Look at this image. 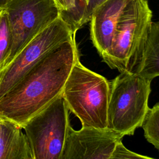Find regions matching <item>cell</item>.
<instances>
[{
  "mask_svg": "<svg viewBox=\"0 0 159 159\" xmlns=\"http://www.w3.org/2000/svg\"><path fill=\"white\" fill-rule=\"evenodd\" d=\"M79 58L75 37L53 47L0 98V116L23 127L62 93Z\"/></svg>",
  "mask_w": 159,
  "mask_h": 159,
  "instance_id": "6da1fadb",
  "label": "cell"
},
{
  "mask_svg": "<svg viewBox=\"0 0 159 159\" xmlns=\"http://www.w3.org/2000/svg\"><path fill=\"white\" fill-rule=\"evenodd\" d=\"M147 0H130L115 27L110 45L102 57L111 68L136 73L152 24Z\"/></svg>",
  "mask_w": 159,
  "mask_h": 159,
  "instance_id": "7a4b0ae2",
  "label": "cell"
},
{
  "mask_svg": "<svg viewBox=\"0 0 159 159\" xmlns=\"http://www.w3.org/2000/svg\"><path fill=\"white\" fill-rule=\"evenodd\" d=\"M110 81L76 61L65 83L62 95L70 111L82 126L107 128Z\"/></svg>",
  "mask_w": 159,
  "mask_h": 159,
  "instance_id": "3957f363",
  "label": "cell"
},
{
  "mask_svg": "<svg viewBox=\"0 0 159 159\" xmlns=\"http://www.w3.org/2000/svg\"><path fill=\"white\" fill-rule=\"evenodd\" d=\"M152 81L137 73L123 71L110 81L107 128L120 134L134 135L149 109Z\"/></svg>",
  "mask_w": 159,
  "mask_h": 159,
  "instance_id": "277c9868",
  "label": "cell"
},
{
  "mask_svg": "<svg viewBox=\"0 0 159 159\" xmlns=\"http://www.w3.org/2000/svg\"><path fill=\"white\" fill-rule=\"evenodd\" d=\"M68 112L61 93L25 124L33 159H61L70 125Z\"/></svg>",
  "mask_w": 159,
  "mask_h": 159,
  "instance_id": "5b68a950",
  "label": "cell"
},
{
  "mask_svg": "<svg viewBox=\"0 0 159 159\" xmlns=\"http://www.w3.org/2000/svg\"><path fill=\"white\" fill-rule=\"evenodd\" d=\"M4 9L12 43L2 68L38 33L60 16V9L54 0H10Z\"/></svg>",
  "mask_w": 159,
  "mask_h": 159,
  "instance_id": "8992f818",
  "label": "cell"
},
{
  "mask_svg": "<svg viewBox=\"0 0 159 159\" xmlns=\"http://www.w3.org/2000/svg\"><path fill=\"white\" fill-rule=\"evenodd\" d=\"M73 37H75V35L60 16L38 33L0 70V98L47 53L61 42Z\"/></svg>",
  "mask_w": 159,
  "mask_h": 159,
  "instance_id": "52a82bcc",
  "label": "cell"
},
{
  "mask_svg": "<svg viewBox=\"0 0 159 159\" xmlns=\"http://www.w3.org/2000/svg\"><path fill=\"white\" fill-rule=\"evenodd\" d=\"M122 138L108 128L82 126L76 130L70 124L61 159H111Z\"/></svg>",
  "mask_w": 159,
  "mask_h": 159,
  "instance_id": "ba28073f",
  "label": "cell"
},
{
  "mask_svg": "<svg viewBox=\"0 0 159 159\" xmlns=\"http://www.w3.org/2000/svg\"><path fill=\"white\" fill-rule=\"evenodd\" d=\"M130 0H106L93 11L91 19L90 38L102 58L108 49L117 20Z\"/></svg>",
  "mask_w": 159,
  "mask_h": 159,
  "instance_id": "9c48e42d",
  "label": "cell"
},
{
  "mask_svg": "<svg viewBox=\"0 0 159 159\" xmlns=\"http://www.w3.org/2000/svg\"><path fill=\"white\" fill-rule=\"evenodd\" d=\"M22 129L18 124L0 116V159H33Z\"/></svg>",
  "mask_w": 159,
  "mask_h": 159,
  "instance_id": "30bf717a",
  "label": "cell"
},
{
  "mask_svg": "<svg viewBox=\"0 0 159 159\" xmlns=\"http://www.w3.org/2000/svg\"><path fill=\"white\" fill-rule=\"evenodd\" d=\"M137 73L151 81L159 76V19L152 22Z\"/></svg>",
  "mask_w": 159,
  "mask_h": 159,
  "instance_id": "8fae6325",
  "label": "cell"
},
{
  "mask_svg": "<svg viewBox=\"0 0 159 159\" xmlns=\"http://www.w3.org/2000/svg\"><path fill=\"white\" fill-rule=\"evenodd\" d=\"M141 127L146 140L159 151V102L148 109Z\"/></svg>",
  "mask_w": 159,
  "mask_h": 159,
  "instance_id": "7c38bea8",
  "label": "cell"
},
{
  "mask_svg": "<svg viewBox=\"0 0 159 159\" xmlns=\"http://www.w3.org/2000/svg\"><path fill=\"white\" fill-rule=\"evenodd\" d=\"M12 43L7 14L5 9H0V70L7 59Z\"/></svg>",
  "mask_w": 159,
  "mask_h": 159,
  "instance_id": "4fadbf2b",
  "label": "cell"
},
{
  "mask_svg": "<svg viewBox=\"0 0 159 159\" xmlns=\"http://www.w3.org/2000/svg\"><path fill=\"white\" fill-rule=\"evenodd\" d=\"M60 9V17L66 23L74 11L78 0H54Z\"/></svg>",
  "mask_w": 159,
  "mask_h": 159,
  "instance_id": "5bb4252c",
  "label": "cell"
},
{
  "mask_svg": "<svg viewBox=\"0 0 159 159\" xmlns=\"http://www.w3.org/2000/svg\"><path fill=\"white\" fill-rule=\"evenodd\" d=\"M117 158H151L147 156L142 155L140 154L132 152L125 148L122 142H119L114 151L111 159Z\"/></svg>",
  "mask_w": 159,
  "mask_h": 159,
  "instance_id": "9a60e30c",
  "label": "cell"
},
{
  "mask_svg": "<svg viewBox=\"0 0 159 159\" xmlns=\"http://www.w3.org/2000/svg\"><path fill=\"white\" fill-rule=\"evenodd\" d=\"M106 0H87V6L85 13L86 23L89 22L92 14L95 9L102 2H104Z\"/></svg>",
  "mask_w": 159,
  "mask_h": 159,
  "instance_id": "2e32d148",
  "label": "cell"
},
{
  "mask_svg": "<svg viewBox=\"0 0 159 159\" xmlns=\"http://www.w3.org/2000/svg\"><path fill=\"white\" fill-rule=\"evenodd\" d=\"M9 1L10 0H0V9H4Z\"/></svg>",
  "mask_w": 159,
  "mask_h": 159,
  "instance_id": "e0dca14e",
  "label": "cell"
},
{
  "mask_svg": "<svg viewBox=\"0 0 159 159\" xmlns=\"http://www.w3.org/2000/svg\"><path fill=\"white\" fill-rule=\"evenodd\" d=\"M147 1H148V0H147Z\"/></svg>",
  "mask_w": 159,
  "mask_h": 159,
  "instance_id": "ac0fdd59",
  "label": "cell"
}]
</instances>
